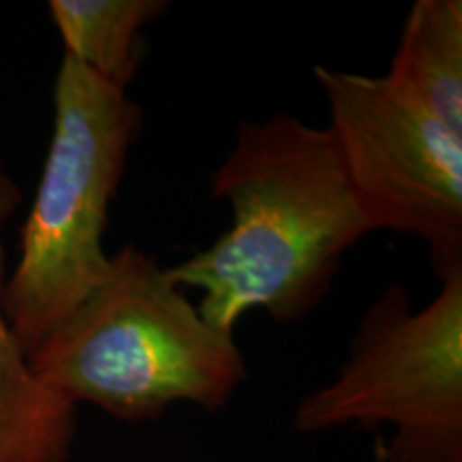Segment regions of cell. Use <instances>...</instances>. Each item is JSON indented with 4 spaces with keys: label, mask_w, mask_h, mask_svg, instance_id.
Instances as JSON below:
<instances>
[{
    "label": "cell",
    "mask_w": 462,
    "mask_h": 462,
    "mask_svg": "<svg viewBox=\"0 0 462 462\" xmlns=\"http://www.w3.org/2000/svg\"><path fill=\"white\" fill-rule=\"evenodd\" d=\"M210 193L229 206L231 225L167 274L198 289L201 317L227 334L248 310L302 321L332 291L346 253L374 231L330 131L287 112L238 126Z\"/></svg>",
    "instance_id": "cell-1"
},
{
    "label": "cell",
    "mask_w": 462,
    "mask_h": 462,
    "mask_svg": "<svg viewBox=\"0 0 462 462\" xmlns=\"http://www.w3.org/2000/svg\"><path fill=\"white\" fill-rule=\"evenodd\" d=\"M385 78L462 135L460 0H415Z\"/></svg>",
    "instance_id": "cell-7"
},
{
    "label": "cell",
    "mask_w": 462,
    "mask_h": 462,
    "mask_svg": "<svg viewBox=\"0 0 462 462\" xmlns=\"http://www.w3.org/2000/svg\"><path fill=\"white\" fill-rule=\"evenodd\" d=\"M62 54L114 88L129 92L146 56L143 31L170 9L167 0H51Z\"/></svg>",
    "instance_id": "cell-8"
},
{
    "label": "cell",
    "mask_w": 462,
    "mask_h": 462,
    "mask_svg": "<svg viewBox=\"0 0 462 462\" xmlns=\"http://www.w3.org/2000/svg\"><path fill=\"white\" fill-rule=\"evenodd\" d=\"M22 190L0 161V462H67L78 437V409L32 371L3 309V229Z\"/></svg>",
    "instance_id": "cell-6"
},
{
    "label": "cell",
    "mask_w": 462,
    "mask_h": 462,
    "mask_svg": "<svg viewBox=\"0 0 462 462\" xmlns=\"http://www.w3.org/2000/svg\"><path fill=\"white\" fill-rule=\"evenodd\" d=\"M51 101L48 154L3 289L5 317L28 356L106 279L109 208L143 129L129 92L67 54Z\"/></svg>",
    "instance_id": "cell-3"
},
{
    "label": "cell",
    "mask_w": 462,
    "mask_h": 462,
    "mask_svg": "<svg viewBox=\"0 0 462 462\" xmlns=\"http://www.w3.org/2000/svg\"><path fill=\"white\" fill-rule=\"evenodd\" d=\"M291 426L300 435L390 429L377 462H462V268L420 310L390 282L334 377L296 402Z\"/></svg>",
    "instance_id": "cell-4"
},
{
    "label": "cell",
    "mask_w": 462,
    "mask_h": 462,
    "mask_svg": "<svg viewBox=\"0 0 462 462\" xmlns=\"http://www.w3.org/2000/svg\"><path fill=\"white\" fill-rule=\"evenodd\" d=\"M199 462H217V460H199Z\"/></svg>",
    "instance_id": "cell-9"
},
{
    "label": "cell",
    "mask_w": 462,
    "mask_h": 462,
    "mask_svg": "<svg viewBox=\"0 0 462 462\" xmlns=\"http://www.w3.org/2000/svg\"><path fill=\"white\" fill-rule=\"evenodd\" d=\"M32 371L75 407L140 424L173 404L223 411L248 377L234 334L217 330L135 245L112 253L99 287L28 356Z\"/></svg>",
    "instance_id": "cell-2"
},
{
    "label": "cell",
    "mask_w": 462,
    "mask_h": 462,
    "mask_svg": "<svg viewBox=\"0 0 462 462\" xmlns=\"http://www.w3.org/2000/svg\"><path fill=\"white\" fill-rule=\"evenodd\" d=\"M334 146L374 231L424 240L439 279L462 268V135L385 75L315 67Z\"/></svg>",
    "instance_id": "cell-5"
}]
</instances>
